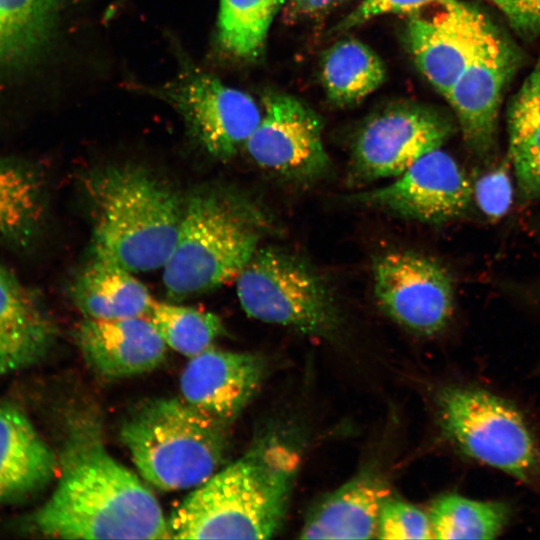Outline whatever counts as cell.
<instances>
[{"label":"cell","mask_w":540,"mask_h":540,"mask_svg":"<svg viewBox=\"0 0 540 540\" xmlns=\"http://www.w3.org/2000/svg\"><path fill=\"white\" fill-rule=\"evenodd\" d=\"M473 196L457 161L441 148L432 150L387 185L347 197L351 203L396 216L439 224L461 216Z\"/></svg>","instance_id":"obj_12"},{"label":"cell","mask_w":540,"mask_h":540,"mask_svg":"<svg viewBox=\"0 0 540 540\" xmlns=\"http://www.w3.org/2000/svg\"><path fill=\"white\" fill-rule=\"evenodd\" d=\"M94 257L132 273L165 265L184 203L162 180L131 165L101 168L86 180Z\"/></svg>","instance_id":"obj_3"},{"label":"cell","mask_w":540,"mask_h":540,"mask_svg":"<svg viewBox=\"0 0 540 540\" xmlns=\"http://www.w3.org/2000/svg\"><path fill=\"white\" fill-rule=\"evenodd\" d=\"M70 295L84 318L94 319L143 317L154 301L132 272L95 257L73 279Z\"/></svg>","instance_id":"obj_22"},{"label":"cell","mask_w":540,"mask_h":540,"mask_svg":"<svg viewBox=\"0 0 540 540\" xmlns=\"http://www.w3.org/2000/svg\"><path fill=\"white\" fill-rule=\"evenodd\" d=\"M441 0H362L336 27L338 31L351 29L368 20L387 14L413 15Z\"/></svg>","instance_id":"obj_30"},{"label":"cell","mask_w":540,"mask_h":540,"mask_svg":"<svg viewBox=\"0 0 540 540\" xmlns=\"http://www.w3.org/2000/svg\"><path fill=\"white\" fill-rule=\"evenodd\" d=\"M155 94L179 111L192 135L218 159L245 146L262 116L249 94L197 69H186Z\"/></svg>","instance_id":"obj_10"},{"label":"cell","mask_w":540,"mask_h":540,"mask_svg":"<svg viewBox=\"0 0 540 540\" xmlns=\"http://www.w3.org/2000/svg\"><path fill=\"white\" fill-rule=\"evenodd\" d=\"M321 78L329 101L339 107L355 105L375 92L386 79L379 55L357 39H344L325 51Z\"/></svg>","instance_id":"obj_23"},{"label":"cell","mask_w":540,"mask_h":540,"mask_svg":"<svg viewBox=\"0 0 540 540\" xmlns=\"http://www.w3.org/2000/svg\"><path fill=\"white\" fill-rule=\"evenodd\" d=\"M380 539H434L429 515L391 495L383 503L377 526Z\"/></svg>","instance_id":"obj_28"},{"label":"cell","mask_w":540,"mask_h":540,"mask_svg":"<svg viewBox=\"0 0 540 540\" xmlns=\"http://www.w3.org/2000/svg\"><path fill=\"white\" fill-rule=\"evenodd\" d=\"M67 428L57 486L28 517L30 531L66 539H171L156 497L107 451L99 418L79 413Z\"/></svg>","instance_id":"obj_1"},{"label":"cell","mask_w":540,"mask_h":540,"mask_svg":"<svg viewBox=\"0 0 540 540\" xmlns=\"http://www.w3.org/2000/svg\"><path fill=\"white\" fill-rule=\"evenodd\" d=\"M57 468L54 452L25 412L0 403V505L41 490Z\"/></svg>","instance_id":"obj_19"},{"label":"cell","mask_w":540,"mask_h":540,"mask_svg":"<svg viewBox=\"0 0 540 540\" xmlns=\"http://www.w3.org/2000/svg\"><path fill=\"white\" fill-rule=\"evenodd\" d=\"M85 361L99 374L120 378L153 370L167 345L148 318H84L75 331Z\"/></svg>","instance_id":"obj_16"},{"label":"cell","mask_w":540,"mask_h":540,"mask_svg":"<svg viewBox=\"0 0 540 540\" xmlns=\"http://www.w3.org/2000/svg\"><path fill=\"white\" fill-rule=\"evenodd\" d=\"M63 0H0V79L20 76L50 45Z\"/></svg>","instance_id":"obj_21"},{"label":"cell","mask_w":540,"mask_h":540,"mask_svg":"<svg viewBox=\"0 0 540 540\" xmlns=\"http://www.w3.org/2000/svg\"><path fill=\"white\" fill-rule=\"evenodd\" d=\"M147 315L167 347L189 359L212 347L223 332L217 315L192 307L153 301Z\"/></svg>","instance_id":"obj_27"},{"label":"cell","mask_w":540,"mask_h":540,"mask_svg":"<svg viewBox=\"0 0 540 540\" xmlns=\"http://www.w3.org/2000/svg\"><path fill=\"white\" fill-rule=\"evenodd\" d=\"M372 272L376 301L393 321L425 336L447 325L454 308L453 284L436 260L409 250L387 251L374 260Z\"/></svg>","instance_id":"obj_9"},{"label":"cell","mask_w":540,"mask_h":540,"mask_svg":"<svg viewBox=\"0 0 540 540\" xmlns=\"http://www.w3.org/2000/svg\"><path fill=\"white\" fill-rule=\"evenodd\" d=\"M47 212L41 169L20 157H0V244L25 252L36 244Z\"/></svg>","instance_id":"obj_20"},{"label":"cell","mask_w":540,"mask_h":540,"mask_svg":"<svg viewBox=\"0 0 540 540\" xmlns=\"http://www.w3.org/2000/svg\"><path fill=\"white\" fill-rule=\"evenodd\" d=\"M521 36L532 38L540 33V0H492Z\"/></svg>","instance_id":"obj_31"},{"label":"cell","mask_w":540,"mask_h":540,"mask_svg":"<svg viewBox=\"0 0 540 540\" xmlns=\"http://www.w3.org/2000/svg\"><path fill=\"white\" fill-rule=\"evenodd\" d=\"M262 103L261 120L245 143L251 159L285 180L309 182L323 177L331 162L319 116L287 93L268 92Z\"/></svg>","instance_id":"obj_11"},{"label":"cell","mask_w":540,"mask_h":540,"mask_svg":"<svg viewBox=\"0 0 540 540\" xmlns=\"http://www.w3.org/2000/svg\"><path fill=\"white\" fill-rule=\"evenodd\" d=\"M391 495L384 476L364 469L325 494L308 511L301 539H369L376 537L381 507Z\"/></svg>","instance_id":"obj_18"},{"label":"cell","mask_w":540,"mask_h":540,"mask_svg":"<svg viewBox=\"0 0 540 540\" xmlns=\"http://www.w3.org/2000/svg\"><path fill=\"white\" fill-rule=\"evenodd\" d=\"M509 154L522 196L540 197V57L508 113Z\"/></svg>","instance_id":"obj_24"},{"label":"cell","mask_w":540,"mask_h":540,"mask_svg":"<svg viewBox=\"0 0 540 540\" xmlns=\"http://www.w3.org/2000/svg\"><path fill=\"white\" fill-rule=\"evenodd\" d=\"M286 0H220L218 37L237 59L253 60L263 52L271 24Z\"/></svg>","instance_id":"obj_26"},{"label":"cell","mask_w":540,"mask_h":540,"mask_svg":"<svg viewBox=\"0 0 540 540\" xmlns=\"http://www.w3.org/2000/svg\"><path fill=\"white\" fill-rule=\"evenodd\" d=\"M237 296L251 318L331 339L341 314L325 279L307 261L276 247L258 248L237 277Z\"/></svg>","instance_id":"obj_6"},{"label":"cell","mask_w":540,"mask_h":540,"mask_svg":"<svg viewBox=\"0 0 540 540\" xmlns=\"http://www.w3.org/2000/svg\"><path fill=\"white\" fill-rule=\"evenodd\" d=\"M428 515L434 539H494L508 524L510 513L502 502L446 494L432 503Z\"/></svg>","instance_id":"obj_25"},{"label":"cell","mask_w":540,"mask_h":540,"mask_svg":"<svg viewBox=\"0 0 540 540\" xmlns=\"http://www.w3.org/2000/svg\"><path fill=\"white\" fill-rule=\"evenodd\" d=\"M298 457L275 439L196 487L168 519L174 539H268L283 524Z\"/></svg>","instance_id":"obj_2"},{"label":"cell","mask_w":540,"mask_h":540,"mask_svg":"<svg viewBox=\"0 0 540 540\" xmlns=\"http://www.w3.org/2000/svg\"><path fill=\"white\" fill-rule=\"evenodd\" d=\"M434 8L410 15L405 38L419 71L446 98L472 59L489 20L458 0H441Z\"/></svg>","instance_id":"obj_13"},{"label":"cell","mask_w":540,"mask_h":540,"mask_svg":"<svg viewBox=\"0 0 540 540\" xmlns=\"http://www.w3.org/2000/svg\"><path fill=\"white\" fill-rule=\"evenodd\" d=\"M313 0H286L283 7L285 19L290 22L307 18L308 8Z\"/></svg>","instance_id":"obj_32"},{"label":"cell","mask_w":540,"mask_h":540,"mask_svg":"<svg viewBox=\"0 0 540 540\" xmlns=\"http://www.w3.org/2000/svg\"><path fill=\"white\" fill-rule=\"evenodd\" d=\"M56 336V325L38 295L0 264V375L41 361Z\"/></svg>","instance_id":"obj_17"},{"label":"cell","mask_w":540,"mask_h":540,"mask_svg":"<svg viewBox=\"0 0 540 540\" xmlns=\"http://www.w3.org/2000/svg\"><path fill=\"white\" fill-rule=\"evenodd\" d=\"M473 195L482 212L492 219L502 217L512 201V185L505 169L493 170L475 182Z\"/></svg>","instance_id":"obj_29"},{"label":"cell","mask_w":540,"mask_h":540,"mask_svg":"<svg viewBox=\"0 0 540 540\" xmlns=\"http://www.w3.org/2000/svg\"><path fill=\"white\" fill-rule=\"evenodd\" d=\"M442 429L467 456L526 480L536 465L531 432L520 411L483 389L443 388L437 395Z\"/></svg>","instance_id":"obj_7"},{"label":"cell","mask_w":540,"mask_h":540,"mask_svg":"<svg viewBox=\"0 0 540 540\" xmlns=\"http://www.w3.org/2000/svg\"><path fill=\"white\" fill-rule=\"evenodd\" d=\"M120 439L145 481L182 490L207 481L224 460L228 426L183 399L150 400L123 422Z\"/></svg>","instance_id":"obj_5"},{"label":"cell","mask_w":540,"mask_h":540,"mask_svg":"<svg viewBox=\"0 0 540 540\" xmlns=\"http://www.w3.org/2000/svg\"><path fill=\"white\" fill-rule=\"evenodd\" d=\"M261 226L258 211L235 196L205 190L189 197L163 266L168 296L199 295L237 278L259 248Z\"/></svg>","instance_id":"obj_4"},{"label":"cell","mask_w":540,"mask_h":540,"mask_svg":"<svg viewBox=\"0 0 540 540\" xmlns=\"http://www.w3.org/2000/svg\"><path fill=\"white\" fill-rule=\"evenodd\" d=\"M265 367L258 355L210 347L185 366L180 377L182 399L229 426L258 391Z\"/></svg>","instance_id":"obj_15"},{"label":"cell","mask_w":540,"mask_h":540,"mask_svg":"<svg viewBox=\"0 0 540 540\" xmlns=\"http://www.w3.org/2000/svg\"><path fill=\"white\" fill-rule=\"evenodd\" d=\"M452 132L448 118L422 104L388 105L368 117L351 147V173L366 183L395 178L426 153L441 148Z\"/></svg>","instance_id":"obj_8"},{"label":"cell","mask_w":540,"mask_h":540,"mask_svg":"<svg viewBox=\"0 0 540 540\" xmlns=\"http://www.w3.org/2000/svg\"><path fill=\"white\" fill-rule=\"evenodd\" d=\"M514 64L511 46L489 22L472 59L446 97L466 144L477 156H487L494 149L501 96Z\"/></svg>","instance_id":"obj_14"}]
</instances>
